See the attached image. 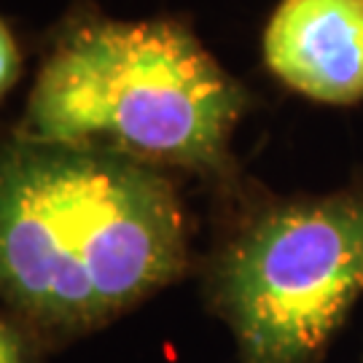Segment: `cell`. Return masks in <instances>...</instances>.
<instances>
[{"mask_svg": "<svg viewBox=\"0 0 363 363\" xmlns=\"http://www.w3.org/2000/svg\"><path fill=\"white\" fill-rule=\"evenodd\" d=\"M178 178L124 156L0 140V307L62 350L191 272Z\"/></svg>", "mask_w": 363, "mask_h": 363, "instance_id": "obj_1", "label": "cell"}, {"mask_svg": "<svg viewBox=\"0 0 363 363\" xmlns=\"http://www.w3.org/2000/svg\"><path fill=\"white\" fill-rule=\"evenodd\" d=\"M253 108L256 94L191 22L78 6L46 43L13 132L189 175L226 196L247 181L234 135Z\"/></svg>", "mask_w": 363, "mask_h": 363, "instance_id": "obj_2", "label": "cell"}, {"mask_svg": "<svg viewBox=\"0 0 363 363\" xmlns=\"http://www.w3.org/2000/svg\"><path fill=\"white\" fill-rule=\"evenodd\" d=\"M218 199L202 296L237 363H320L363 296V175L318 194L247 178Z\"/></svg>", "mask_w": 363, "mask_h": 363, "instance_id": "obj_3", "label": "cell"}, {"mask_svg": "<svg viewBox=\"0 0 363 363\" xmlns=\"http://www.w3.org/2000/svg\"><path fill=\"white\" fill-rule=\"evenodd\" d=\"M267 73L318 105L363 103V0H280L261 38Z\"/></svg>", "mask_w": 363, "mask_h": 363, "instance_id": "obj_4", "label": "cell"}, {"mask_svg": "<svg viewBox=\"0 0 363 363\" xmlns=\"http://www.w3.org/2000/svg\"><path fill=\"white\" fill-rule=\"evenodd\" d=\"M52 347L16 315L0 307V363H46Z\"/></svg>", "mask_w": 363, "mask_h": 363, "instance_id": "obj_5", "label": "cell"}, {"mask_svg": "<svg viewBox=\"0 0 363 363\" xmlns=\"http://www.w3.org/2000/svg\"><path fill=\"white\" fill-rule=\"evenodd\" d=\"M22 67H25V57L19 49V40L9 27V22L3 19V13H0V103L19 84Z\"/></svg>", "mask_w": 363, "mask_h": 363, "instance_id": "obj_6", "label": "cell"}]
</instances>
